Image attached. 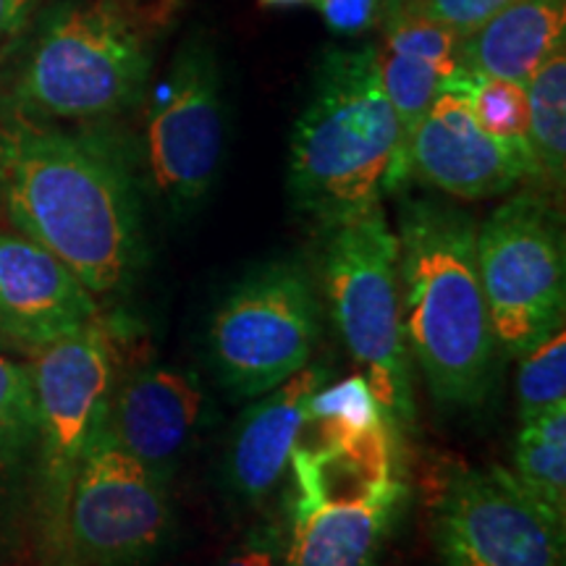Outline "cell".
Wrapping results in <instances>:
<instances>
[{"label":"cell","instance_id":"cell-1","mask_svg":"<svg viewBox=\"0 0 566 566\" xmlns=\"http://www.w3.org/2000/svg\"><path fill=\"white\" fill-rule=\"evenodd\" d=\"M0 200L19 233L92 294L122 292L142 258L139 216L118 163L95 142L17 122L0 129Z\"/></svg>","mask_w":566,"mask_h":566},{"label":"cell","instance_id":"cell-2","mask_svg":"<svg viewBox=\"0 0 566 566\" xmlns=\"http://www.w3.org/2000/svg\"><path fill=\"white\" fill-rule=\"evenodd\" d=\"M399 304L409 359L438 407H483L499 386V338L478 271V221L433 200L399 210Z\"/></svg>","mask_w":566,"mask_h":566},{"label":"cell","instance_id":"cell-3","mask_svg":"<svg viewBox=\"0 0 566 566\" xmlns=\"http://www.w3.org/2000/svg\"><path fill=\"white\" fill-rule=\"evenodd\" d=\"M409 179L399 118L378 76V51H334L292 134L289 187L321 229L384 210Z\"/></svg>","mask_w":566,"mask_h":566},{"label":"cell","instance_id":"cell-4","mask_svg":"<svg viewBox=\"0 0 566 566\" xmlns=\"http://www.w3.org/2000/svg\"><path fill=\"white\" fill-rule=\"evenodd\" d=\"M289 470L286 566L378 564L409 499L399 430L388 420L359 430L304 422Z\"/></svg>","mask_w":566,"mask_h":566},{"label":"cell","instance_id":"cell-5","mask_svg":"<svg viewBox=\"0 0 566 566\" xmlns=\"http://www.w3.org/2000/svg\"><path fill=\"white\" fill-rule=\"evenodd\" d=\"M181 0H90L71 6L34 48L19 95L53 118L124 111L150 74L155 48L179 19Z\"/></svg>","mask_w":566,"mask_h":566},{"label":"cell","instance_id":"cell-6","mask_svg":"<svg viewBox=\"0 0 566 566\" xmlns=\"http://www.w3.org/2000/svg\"><path fill=\"white\" fill-rule=\"evenodd\" d=\"M321 279L331 321L396 430L415 422L412 359L399 304V242L386 212L323 229Z\"/></svg>","mask_w":566,"mask_h":566},{"label":"cell","instance_id":"cell-7","mask_svg":"<svg viewBox=\"0 0 566 566\" xmlns=\"http://www.w3.org/2000/svg\"><path fill=\"white\" fill-rule=\"evenodd\" d=\"M38 396L34 485L42 566H59L66 543L69 501L87 446L113 388L111 338L101 321L32 354Z\"/></svg>","mask_w":566,"mask_h":566},{"label":"cell","instance_id":"cell-8","mask_svg":"<svg viewBox=\"0 0 566 566\" xmlns=\"http://www.w3.org/2000/svg\"><path fill=\"white\" fill-rule=\"evenodd\" d=\"M321 304L310 275L294 263L247 273L223 296L208 325V357L237 396H263L313 363Z\"/></svg>","mask_w":566,"mask_h":566},{"label":"cell","instance_id":"cell-9","mask_svg":"<svg viewBox=\"0 0 566 566\" xmlns=\"http://www.w3.org/2000/svg\"><path fill=\"white\" fill-rule=\"evenodd\" d=\"M478 271L506 357L520 359L564 325V231L556 208L543 195L509 197L485 223H478Z\"/></svg>","mask_w":566,"mask_h":566},{"label":"cell","instance_id":"cell-10","mask_svg":"<svg viewBox=\"0 0 566 566\" xmlns=\"http://www.w3.org/2000/svg\"><path fill=\"white\" fill-rule=\"evenodd\" d=\"M168 537V485L126 454L101 420L71 491L59 566H147Z\"/></svg>","mask_w":566,"mask_h":566},{"label":"cell","instance_id":"cell-11","mask_svg":"<svg viewBox=\"0 0 566 566\" xmlns=\"http://www.w3.org/2000/svg\"><path fill=\"white\" fill-rule=\"evenodd\" d=\"M443 566H566V520L504 467H454L433 501Z\"/></svg>","mask_w":566,"mask_h":566},{"label":"cell","instance_id":"cell-12","mask_svg":"<svg viewBox=\"0 0 566 566\" xmlns=\"http://www.w3.org/2000/svg\"><path fill=\"white\" fill-rule=\"evenodd\" d=\"M221 74L208 45L192 40L176 55L171 74L147 122V163L155 189L176 210L210 192L223 158Z\"/></svg>","mask_w":566,"mask_h":566},{"label":"cell","instance_id":"cell-13","mask_svg":"<svg viewBox=\"0 0 566 566\" xmlns=\"http://www.w3.org/2000/svg\"><path fill=\"white\" fill-rule=\"evenodd\" d=\"M464 80L446 87L415 126L407 142V171L443 195L470 202L537 179L530 147L495 139L475 122Z\"/></svg>","mask_w":566,"mask_h":566},{"label":"cell","instance_id":"cell-14","mask_svg":"<svg viewBox=\"0 0 566 566\" xmlns=\"http://www.w3.org/2000/svg\"><path fill=\"white\" fill-rule=\"evenodd\" d=\"M95 321L80 275L24 233L0 231V338L34 354Z\"/></svg>","mask_w":566,"mask_h":566},{"label":"cell","instance_id":"cell-15","mask_svg":"<svg viewBox=\"0 0 566 566\" xmlns=\"http://www.w3.org/2000/svg\"><path fill=\"white\" fill-rule=\"evenodd\" d=\"M200 380L179 367L153 365L129 375L108 396L103 424L126 454L168 485L200 428Z\"/></svg>","mask_w":566,"mask_h":566},{"label":"cell","instance_id":"cell-16","mask_svg":"<svg viewBox=\"0 0 566 566\" xmlns=\"http://www.w3.org/2000/svg\"><path fill=\"white\" fill-rule=\"evenodd\" d=\"M328 380L331 367L307 363L247 409L226 457V480L239 499L258 504L279 488L289 472V457L307 417L310 399Z\"/></svg>","mask_w":566,"mask_h":566},{"label":"cell","instance_id":"cell-17","mask_svg":"<svg viewBox=\"0 0 566 566\" xmlns=\"http://www.w3.org/2000/svg\"><path fill=\"white\" fill-rule=\"evenodd\" d=\"M564 0H514L478 30L464 34L459 61L464 74L527 84L564 48Z\"/></svg>","mask_w":566,"mask_h":566},{"label":"cell","instance_id":"cell-18","mask_svg":"<svg viewBox=\"0 0 566 566\" xmlns=\"http://www.w3.org/2000/svg\"><path fill=\"white\" fill-rule=\"evenodd\" d=\"M512 475L543 506L566 520V401L522 420Z\"/></svg>","mask_w":566,"mask_h":566},{"label":"cell","instance_id":"cell-19","mask_svg":"<svg viewBox=\"0 0 566 566\" xmlns=\"http://www.w3.org/2000/svg\"><path fill=\"white\" fill-rule=\"evenodd\" d=\"M527 142L533 150L537 179L562 187L566 174V55L564 48L551 55L527 84Z\"/></svg>","mask_w":566,"mask_h":566},{"label":"cell","instance_id":"cell-20","mask_svg":"<svg viewBox=\"0 0 566 566\" xmlns=\"http://www.w3.org/2000/svg\"><path fill=\"white\" fill-rule=\"evenodd\" d=\"M38 396L32 367L0 354V478L34 451Z\"/></svg>","mask_w":566,"mask_h":566},{"label":"cell","instance_id":"cell-21","mask_svg":"<svg viewBox=\"0 0 566 566\" xmlns=\"http://www.w3.org/2000/svg\"><path fill=\"white\" fill-rule=\"evenodd\" d=\"M378 76L380 87H384L388 103L399 118L401 142H405L407 153V142L412 137L415 126L422 122L436 97L446 87H451V82L430 63L417 61L405 53L386 51V48L378 51Z\"/></svg>","mask_w":566,"mask_h":566},{"label":"cell","instance_id":"cell-22","mask_svg":"<svg viewBox=\"0 0 566 566\" xmlns=\"http://www.w3.org/2000/svg\"><path fill=\"white\" fill-rule=\"evenodd\" d=\"M566 401V331L564 325L520 357L516 409L520 420L535 417Z\"/></svg>","mask_w":566,"mask_h":566},{"label":"cell","instance_id":"cell-23","mask_svg":"<svg viewBox=\"0 0 566 566\" xmlns=\"http://www.w3.org/2000/svg\"><path fill=\"white\" fill-rule=\"evenodd\" d=\"M464 92L467 101H470L472 116L483 126V132H488L495 139L530 147V113L525 84L493 80V76H467Z\"/></svg>","mask_w":566,"mask_h":566},{"label":"cell","instance_id":"cell-24","mask_svg":"<svg viewBox=\"0 0 566 566\" xmlns=\"http://www.w3.org/2000/svg\"><path fill=\"white\" fill-rule=\"evenodd\" d=\"M512 3L514 0H399L396 6L441 21L443 27L464 38V34L478 30L480 24H485L488 19Z\"/></svg>","mask_w":566,"mask_h":566},{"label":"cell","instance_id":"cell-25","mask_svg":"<svg viewBox=\"0 0 566 566\" xmlns=\"http://www.w3.org/2000/svg\"><path fill=\"white\" fill-rule=\"evenodd\" d=\"M218 566H286V533L275 522L252 527Z\"/></svg>","mask_w":566,"mask_h":566},{"label":"cell","instance_id":"cell-26","mask_svg":"<svg viewBox=\"0 0 566 566\" xmlns=\"http://www.w3.org/2000/svg\"><path fill=\"white\" fill-rule=\"evenodd\" d=\"M325 24L336 34H359L370 30L388 11V0H315Z\"/></svg>","mask_w":566,"mask_h":566},{"label":"cell","instance_id":"cell-27","mask_svg":"<svg viewBox=\"0 0 566 566\" xmlns=\"http://www.w3.org/2000/svg\"><path fill=\"white\" fill-rule=\"evenodd\" d=\"M34 3L38 0H0V38L17 30Z\"/></svg>","mask_w":566,"mask_h":566},{"label":"cell","instance_id":"cell-28","mask_svg":"<svg viewBox=\"0 0 566 566\" xmlns=\"http://www.w3.org/2000/svg\"><path fill=\"white\" fill-rule=\"evenodd\" d=\"M263 6H307L315 3V0H260Z\"/></svg>","mask_w":566,"mask_h":566}]
</instances>
